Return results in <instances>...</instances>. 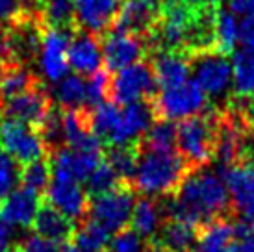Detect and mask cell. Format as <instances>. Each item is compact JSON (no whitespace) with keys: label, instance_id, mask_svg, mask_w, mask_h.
<instances>
[{"label":"cell","instance_id":"obj_7","mask_svg":"<svg viewBox=\"0 0 254 252\" xmlns=\"http://www.w3.org/2000/svg\"><path fill=\"white\" fill-rule=\"evenodd\" d=\"M0 147L21 165L43 160L49 154L47 143L37 128L9 117L0 119Z\"/></svg>","mask_w":254,"mask_h":252},{"label":"cell","instance_id":"obj_43","mask_svg":"<svg viewBox=\"0 0 254 252\" xmlns=\"http://www.w3.org/2000/svg\"><path fill=\"white\" fill-rule=\"evenodd\" d=\"M11 251V232H9V224L0 217V252Z\"/></svg>","mask_w":254,"mask_h":252},{"label":"cell","instance_id":"obj_27","mask_svg":"<svg viewBox=\"0 0 254 252\" xmlns=\"http://www.w3.org/2000/svg\"><path fill=\"white\" fill-rule=\"evenodd\" d=\"M110 234L102 224H99L93 219H85L74 228L71 241L82 252H106L110 247Z\"/></svg>","mask_w":254,"mask_h":252},{"label":"cell","instance_id":"obj_28","mask_svg":"<svg viewBox=\"0 0 254 252\" xmlns=\"http://www.w3.org/2000/svg\"><path fill=\"white\" fill-rule=\"evenodd\" d=\"M56 102L62 110L87 108V82L80 74H67L56 85Z\"/></svg>","mask_w":254,"mask_h":252},{"label":"cell","instance_id":"obj_37","mask_svg":"<svg viewBox=\"0 0 254 252\" xmlns=\"http://www.w3.org/2000/svg\"><path fill=\"white\" fill-rule=\"evenodd\" d=\"M110 251L112 252H143L145 243L143 238L134 228H125L121 232H115V236L110 241Z\"/></svg>","mask_w":254,"mask_h":252},{"label":"cell","instance_id":"obj_2","mask_svg":"<svg viewBox=\"0 0 254 252\" xmlns=\"http://www.w3.org/2000/svg\"><path fill=\"white\" fill-rule=\"evenodd\" d=\"M137 165L132 180L135 191L145 196H171L193 169L177 148H154L137 143Z\"/></svg>","mask_w":254,"mask_h":252},{"label":"cell","instance_id":"obj_12","mask_svg":"<svg viewBox=\"0 0 254 252\" xmlns=\"http://www.w3.org/2000/svg\"><path fill=\"white\" fill-rule=\"evenodd\" d=\"M162 19V0H123L112 30L147 39Z\"/></svg>","mask_w":254,"mask_h":252},{"label":"cell","instance_id":"obj_25","mask_svg":"<svg viewBox=\"0 0 254 252\" xmlns=\"http://www.w3.org/2000/svg\"><path fill=\"white\" fill-rule=\"evenodd\" d=\"M41 80L30 65L24 63H7L0 67V104L7 98L28 91L30 87L39 84Z\"/></svg>","mask_w":254,"mask_h":252},{"label":"cell","instance_id":"obj_41","mask_svg":"<svg viewBox=\"0 0 254 252\" xmlns=\"http://www.w3.org/2000/svg\"><path fill=\"white\" fill-rule=\"evenodd\" d=\"M228 9L241 17H254V0H230Z\"/></svg>","mask_w":254,"mask_h":252},{"label":"cell","instance_id":"obj_19","mask_svg":"<svg viewBox=\"0 0 254 252\" xmlns=\"http://www.w3.org/2000/svg\"><path fill=\"white\" fill-rule=\"evenodd\" d=\"M150 65L154 70L156 84L160 89H171L182 85L190 80L191 56L175 50H154L150 58Z\"/></svg>","mask_w":254,"mask_h":252},{"label":"cell","instance_id":"obj_5","mask_svg":"<svg viewBox=\"0 0 254 252\" xmlns=\"http://www.w3.org/2000/svg\"><path fill=\"white\" fill-rule=\"evenodd\" d=\"M135 206V189L132 184H119L108 193L89 196L87 217L102 224L108 232H121L132 219Z\"/></svg>","mask_w":254,"mask_h":252},{"label":"cell","instance_id":"obj_26","mask_svg":"<svg viewBox=\"0 0 254 252\" xmlns=\"http://www.w3.org/2000/svg\"><path fill=\"white\" fill-rule=\"evenodd\" d=\"M254 97V52L240 47L232 52V98Z\"/></svg>","mask_w":254,"mask_h":252},{"label":"cell","instance_id":"obj_4","mask_svg":"<svg viewBox=\"0 0 254 252\" xmlns=\"http://www.w3.org/2000/svg\"><path fill=\"white\" fill-rule=\"evenodd\" d=\"M150 104L156 119L165 121H184L210 110L208 95L195 80H188L182 85L163 89L150 100Z\"/></svg>","mask_w":254,"mask_h":252},{"label":"cell","instance_id":"obj_6","mask_svg":"<svg viewBox=\"0 0 254 252\" xmlns=\"http://www.w3.org/2000/svg\"><path fill=\"white\" fill-rule=\"evenodd\" d=\"M191 72L193 80L197 82L204 93L213 100L228 98L230 102V91H232V62L228 56L206 50L191 56Z\"/></svg>","mask_w":254,"mask_h":252},{"label":"cell","instance_id":"obj_8","mask_svg":"<svg viewBox=\"0 0 254 252\" xmlns=\"http://www.w3.org/2000/svg\"><path fill=\"white\" fill-rule=\"evenodd\" d=\"M156 89L158 84L152 65L147 62H139L112 74L110 100L119 106H127L139 100H152L158 95Z\"/></svg>","mask_w":254,"mask_h":252},{"label":"cell","instance_id":"obj_11","mask_svg":"<svg viewBox=\"0 0 254 252\" xmlns=\"http://www.w3.org/2000/svg\"><path fill=\"white\" fill-rule=\"evenodd\" d=\"M100 45H102L104 67L110 72H117L134 63H139L148 54V43L145 37L123 34L115 30L100 35Z\"/></svg>","mask_w":254,"mask_h":252},{"label":"cell","instance_id":"obj_44","mask_svg":"<svg viewBox=\"0 0 254 252\" xmlns=\"http://www.w3.org/2000/svg\"><path fill=\"white\" fill-rule=\"evenodd\" d=\"M193 6H219L221 0H190Z\"/></svg>","mask_w":254,"mask_h":252},{"label":"cell","instance_id":"obj_23","mask_svg":"<svg viewBox=\"0 0 254 252\" xmlns=\"http://www.w3.org/2000/svg\"><path fill=\"white\" fill-rule=\"evenodd\" d=\"M32 226H34L37 236L47 238L50 241H56V243H67V241H71L74 228H76L71 219H67L62 211H58L49 202H45L39 208Z\"/></svg>","mask_w":254,"mask_h":252},{"label":"cell","instance_id":"obj_15","mask_svg":"<svg viewBox=\"0 0 254 252\" xmlns=\"http://www.w3.org/2000/svg\"><path fill=\"white\" fill-rule=\"evenodd\" d=\"M154 121L156 115L150 100H139V102L121 106L119 125L108 143V147L139 143L145 137V133L148 132V128L154 125Z\"/></svg>","mask_w":254,"mask_h":252},{"label":"cell","instance_id":"obj_21","mask_svg":"<svg viewBox=\"0 0 254 252\" xmlns=\"http://www.w3.org/2000/svg\"><path fill=\"white\" fill-rule=\"evenodd\" d=\"M197 224H191L182 219H167L152 241L163 247L167 252H193L197 251Z\"/></svg>","mask_w":254,"mask_h":252},{"label":"cell","instance_id":"obj_34","mask_svg":"<svg viewBox=\"0 0 254 252\" xmlns=\"http://www.w3.org/2000/svg\"><path fill=\"white\" fill-rule=\"evenodd\" d=\"M141 141L154 148H177V125L173 121L156 119Z\"/></svg>","mask_w":254,"mask_h":252},{"label":"cell","instance_id":"obj_17","mask_svg":"<svg viewBox=\"0 0 254 252\" xmlns=\"http://www.w3.org/2000/svg\"><path fill=\"white\" fill-rule=\"evenodd\" d=\"M123 0H74V28L95 35L110 32Z\"/></svg>","mask_w":254,"mask_h":252},{"label":"cell","instance_id":"obj_36","mask_svg":"<svg viewBox=\"0 0 254 252\" xmlns=\"http://www.w3.org/2000/svg\"><path fill=\"white\" fill-rule=\"evenodd\" d=\"M17 182H21L19 163L0 147V202L13 191Z\"/></svg>","mask_w":254,"mask_h":252},{"label":"cell","instance_id":"obj_13","mask_svg":"<svg viewBox=\"0 0 254 252\" xmlns=\"http://www.w3.org/2000/svg\"><path fill=\"white\" fill-rule=\"evenodd\" d=\"M102 160H104L102 150H74V148L64 147L52 152V158H50L52 178L78 184L85 182Z\"/></svg>","mask_w":254,"mask_h":252},{"label":"cell","instance_id":"obj_29","mask_svg":"<svg viewBox=\"0 0 254 252\" xmlns=\"http://www.w3.org/2000/svg\"><path fill=\"white\" fill-rule=\"evenodd\" d=\"M240 41V22L236 19V13L225 7H217L215 11V52L221 54H232L236 45Z\"/></svg>","mask_w":254,"mask_h":252},{"label":"cell","instance_id":"obj_40","mask_svg":"<svg viewBox=\"0 0 254 252\" xmlns=\"http://www.w3.org/2000/svg\"><path fill=\"white\" fill-rule=\"evenodd\" d=\"M240 45L254 52V17H243L240 22Z\"/></svg>","mask_w":254,"mask_h":252},{"label":"cell","instance_id":"obj_24","mask_svg":"<svg viewBox=\"0 0 254 252\" xmlns=\"http://www.w3.org/2000/svg\"><path fill=\"white\" fill-rule=\"evenodd\" d=\"M234 215H225L198 226L197 252H226L234 241Z\"/></svg>","mask_w":254,"mask_h":252},{"label":"cell","instance_id":"obj_9","mask_svg":"<svg viewBox=\"0 0 254 252\" xmlns=\"http://www.w3.org/2000/svg\"><path fill=\"white\" fill-rule=\"evenodd\" d=\"M52 110H54V104H52L50 93L47 91V87L41 82L34 87H30L28 91L15 95V97L7 98L0 104L2 117L22 121V123L34 126L37 130L49 119Z\"/></svg>","mask_w":254,"mask_h":252},{"label":"cell","instance_id":"obj_32","mask_svg":"<svg viewBox=\"0 0 254 252\" xmlns=\"http://www.w3.org/2000/svg\"><path fill=\"white\" fill-rule=\"evenodd\" d=\"M52 180V169H50L49 160H36L32 163L22 165L21 169V184L22 188H28L36 191L39 195H45V191L49 188Z\"/></svg>","mask_w":254,"mask_h":252},{"label":"cell","instance_id":"obj_30","mask_svg":"<svg viewBox=\"0 0 254 252\" xmlns=\"http://www.w3.org/2000/svg\"><path fill=\"white\" fill-rule=\"evenodd\" d=\"M39 17L45 26L74 30V0H39Z\"/></svg>","mask_w":254,"mask_h":252},{"label":"cell","instance_id":"obj_35","mask_svg":"<svg viewBox=\"0 0 254 252\" xmlns=\"http://www.w3.org/2000/svg\"><path fill=\"white\" fill-rule=\"evenodd\" d=\"M110 84L112 72L106 67H100L97 72H93L87 80V108H95L110 100Z\"/></svg>","mask_w":254,"mask_h":252},{"label":"cell","instance_id":"obj_38","mask_svg":"<svg viewBox=\"0 0 254 252\" xmlns=\"http://www.w3.org/2000/svg\"><path fill=\"white\" fill-rule=\"evenodd\" d=\"M37 15L22 0H0V24H17V22Z\"/></svg>","mask_w":254,"mask_h":252},{"label":"cell","instance_id":"obj_18","mask_svg":"<svg viewBox=\"0 0 254 252\" xmlns=\"http://www.w3.org/2000/svg\"><path fill=\"white\" fill-rule=\"evenodd\" d=\"M102 45L100 37L84 30L74 28L67 47V63L80 76H91L102 67Z\"/></svg>","mask_w":254,"mask_h":252},{"label":"cell","instance_id":"obj_39","mask_svg":"<svg viewBox=\"0 0 254 252\" xmlns=\"http://www.w3.org/2000/svg\"><path fill=\"white\" fill-rule=\"evenodd\" d=\"M13 252H62V249L56 241H50V239L34 234V236L21 239L13 247Z\"/></svg>","mask_w":254,"mask_h":252},{"label":"cell","instance_id":"obj_46","mask_svg":"<svg viewBox=\"0 0 254 252\" xmlns=\"http://www.w3.org/2000/svg\"><path fill=\"white\" fill-rule=\"evenodd\" d=\"M62 252H82V251H80L72 241H67V243H64V247H62Z\"/></svg>","mask_w":254,"mask_h":252},{"label":"cell","instance_id":"obj_10","mask_svg":"<svg viewBox=\"0 0 254 252\" xmlns=\"http://www.w3.org/2000/svg\"><path fill=\"white\" fill-rule=\"evenodd\" d=\"M230 195L232 213L254 219V161L241 160L230 167H217Z\"/></svg>","mask_w":254,"mask_h":252},{"label":"cell","instance_id":"obj_1","mask_svg":"<svg viewBox=\"0 0 254 252\" xmlns=\"http://www.w3.org/2000/svg\"><path fill=\"white\" fill-rule=\"evenodd\" d=\"M163 208L167 219H182L197 226L212 219L234 215L225 180L217 171L208 167L193 169Z\"/></svg>","mask_w":254,"mask_h":252},{"label":"cell","instance_id":"obj_16","mask_svg":"<svg viewBox=\"0 0 254 252\" xmlns=\"http://www.w3.org/2000/svg\"><path fill=\"white\" fill-rule=\"evenodd\" d=\"M47 202L62 211L74 224H80L89 215V195L78 182L52 178L45 191Z\"/></svg>","mask_w":254,"mask_h":252},{"label":"cell","instance_id":"obj_33","mask_svg":"<svg viewBox=\"0 0 254 252\" xmlns=\"http://www.w3.org/2000/svg\"><path fill=\"white\" fill-rule=\"evenodd\" d=\"M119 184H123L119 180L117 173L112 169V165L106 160H102L99 163V167L91 173V176L85 180V191L89 196H97L102 193L112 191L113 188H117Z\"/></svg>","mask_w":254,"mask_h":252},{"label":"cell","instance_id":"obj_14","mask_svg":"<svg viewBox=\"0 0 254 252\" xmlns=\"http://www.w3.org/2000/svg\"><path fill=\"white\" fill-rule=\"evenodd\" d=\"M72 30L64 28H50L45 26L41 39V49H39V67H41L43 76L49 82L58 84L62 78L67 76V47L71 39Z\"/></svg>","mask_w":254,"mask_h":252},{"label":"cell","instance_id":"obj_3","mask_svg":"<svg viewBox=\"0 0 254 252\" xmlns=\"http://www.w3.org/2000/svg\"><path fill=\"white\" fill-rule=\"evenodd\" d=\"M219 113L221 110L210 108L177 125V150L191 169L208 167L215 160Z\"/></svg>","mask_w":254,"mask_h":252},{"label":"cell","instance_id":"obj_20","mask_svg":"<svg viewBox=\"0 0 254 252\" xmlns=\"http://www.w3.org/2000/svg\"><path fill=\"white\" fill-rule=\"evenodd\" d=\"M39 193L28 188L13 189L9 195L0 202V217L11 226H32L37 211L41 208Z\"/></svg>","mask_w":254,"mask_h":252},{"label":"cell","instance_id":"obj_42","mask_svg":"<svg viewBox=\"0 0 254 252\" xmlns=\"http://www.w3.org/2000/svg\"><path fill=\"white\" fill-rule=\"evenodd\" d=\"M226 252H254V234L236 238L226 249Z\"/></svg>","mask_w":254,"mask_h":252},{"label":"cell","instance_id":"obj_22","mask_svg":"<svg viewBox=\"0 0 254 252\" xmlns=\"http://www.w3.org/2000/svg\"><path fill=\"white\" fill-rule=\"evenodd\" d=\"M167 221V213L163 208V202L156 200L154 196H145L135 200L134 211L130 224L141 238L152 239L158 236V232L162 228V224Z\"/></svg>","mask_w":254,"mask_h":252},{"label":"cell","instance_id":"obj_31","mask_svg":"<svg viewBox=\"0 0 254 252\" xmlns=\"http://www.w3.org/2000/svg\"><path fill=\"white\" fill-rule=\"evenodd\" d=\"M137 143L135 145H119L110 147L104 154V160L112 165V169L117 173L119 180L123 184H132L137 165Z\"/></svg>","mask_w":254,"mask_h":252},{"label":"cell","instance_id":"obj_45","mask_svg":"<svg viewBox=\"0 0 254 252\" xmlns=\"http://www.w3.org/2000/svg\"><path fill=\"white\" fill-rule=\"evenodd\" d=\"M143 252H167V251H165L163 247L158 245V243H154V241H150V243L147 245V249H145Z\"/></svg>","mask_w":254,"mask_h":252}]
</instances>
